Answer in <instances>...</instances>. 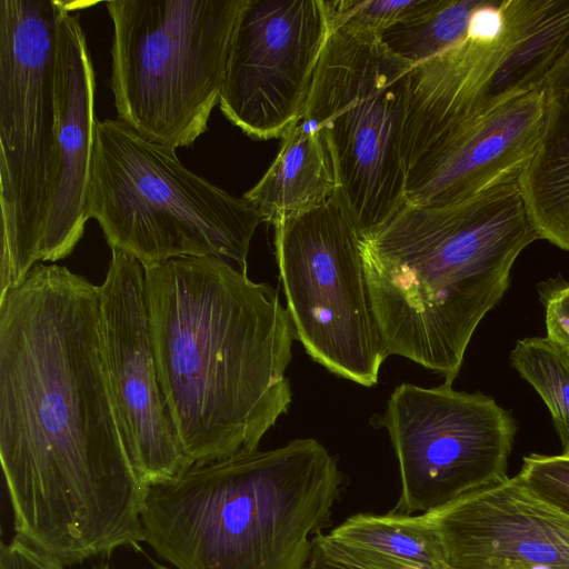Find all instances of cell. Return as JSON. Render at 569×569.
Listing matches in <instances>:
<instances>
[{"instance_id":"6da1fadb","label":"cell","mask_w":569,"mask_h":569,"mask_svg":"<svg viewBox=\"0 0 569 569\" xmlns=\"http://www.w3.org/2000/svg\"><path fill=\"white\" fill-rule=\"evenodd\" d=\"M98 286L39 262L0 296V459L16 536L64 566L144 542L148 486L108 390Z\"/></svg>"},{"instance_id":"7a4b0ae2","label":"cell","mask_w":569,"mask_h":569,"mask_svg":"<svg viewBox=\"0 0 569 569\" xmlns=\"http://www.w3.org/2000/svg\"><path fill=\"white\" fill-rule=\"evenodd\" d=\"M162 390L183 452L206 463L258 450L286 413L295 329L278 292L228 261L144 269Z\"/></svg>"},{"instance_id":"3957f363","label":"cell","mask_w":569,"mask_h":569,"mask_svg":"<svg viewBox=\"0 0 569 569\" xmlns=\"http://www.w3.org/2000/svg\"><path fill=\"white\" fill-rule=\"evenodd\" d=\"M540 239L519 177L448 206L405 203L361 239L370 303L388 355L457 378L471 337Z\"/></svg>"},{"instance_id":"277c9868","label":"cell","mask_w":569,"mask_h":569,"mask_svg":"<svg viewBox=\"0 0 569 569\" xmlns=\"http://www.w3.org/2000/svg\"><path fill=\"white\" fill-rule=\"evenodd\" d=\"M341 482L311 438L193 463L148 486L143 539L177 569H305Z\"/></svg>"},{"instance_id":"5b68a950","label":"cell","mask_w":569,"mask_h":569,"mask_svg":"<svg viewBox=\"0 0 569 569\" xmlns=\"http://www.w3.org/2000/svg\"><path fill=\"white\" fill-rule=\"evenodd\" d=\"M110 249L143 269L212 256L247 271L259 211L243 197L187 169L176 150L151 142L123 121L96 120L87 202Z\"/></svg>"},{"instance_id":"8992f818","label":"cell","mask_w":569,"mask_h":569,"mask_svg":"<svg viewBox=\"0 0 569 569\" xmlns=\"http://www.w3.org/2000/svg\"><path fill=\"white\" fill-rule=\"evenodd\" d=\"M246 0H112L110 88L118 119L147 140L192 146L219 106Z\"/></svg>"},{"instance_id":"52a82bcc","label":"cell","mask_w":569,"mask_h":569,"mask_svg":"<svg viewBox=\"0 0 569 569\" xmlns=\"http://www.w3.org/2000/svg\"><path fill=\"white\" fill-rule=\"evenodd\" d=\"M413 67L379 37L340 26L330 28L316 70L302 120L325 139L333 198L362 238L406 203L402 139Z\"/></svg>"},{"instance_id":"ba28073f","label":"cell","mask_w":569,"mask_h":569,"mask_svg":"<svg viewBox=\"0 0 569 569\" xmlns=\"http://www.w3.org/2000/svg\"><path fill=\"white\" fill-rule=\"evenodd\" d=\"M61 0H0V296L41 262L58 112Z\"/></svg>"},{"instance_id":"9c48e42d","label":"cell","mask_w":569,"mask_h":569,"mask_svg":"<svg viewBox=\"0 0 569 569\" xmlns=\"http://www.w3.org/2000/svg\"><path fill=\"white\" fill-rule=\"evenodd\" d=\"M273 228L296 339L330 372L372 387L389 355L370 303L360 231L335 198Z\"/></svg>"},{"instance_id":"30bf717a","label":"cell","mask_w":569,"mask_h":569,"mask_svg":"<svg viewBox=\"0 0 569 569\" xmlns=\"http://www.w3.org/2000/svg\"><path fill=\"white\" fill-rule=\"evenodd\" d=\"M379 426L399 462L397 512L426 513L508 478L517 421L490 396L447 382H405L390 395Z\"/></svg>"},{"instance_id":"8fae6325","label":"cell","mask_w":569,"mask_h":569,"mask_svg":"<svg viewBox=\"0 0 569 569\" xmlns=\"http://www.w3.org/2000/svg\"><path fill=\"white\" fill-rule=\"evenodd\" d=\"M329 33L325 0H246L220 111L251 139L282 138L303 117Z\"/></svg>"},{"instance_id":"7c38bea8","label":"cell","mask_w":569,"mask_h":569,"mask_svg":"<svg viewBox=\"0 0 569 569\" xmlns=\"http://www.w3.org/2000/svg\"><path fill=\"white\" fill-rule=\"evenodd\" d=\"M103 372L123 443L146 486L170 481L192 466L174 428L154 357L144 269L111 249L98 286Z\"/></svg>"},{"instance_id":"4fadbf2b","label":"cell","mask_w":569,"mask_h":569,"mask_svg":"<svg viewBox=\"0 0 569 569\" xmlns=\"http://www.w3.org/2000/svg\"><path fill=\"white\" fill-rule=\"evenodd\" d=\"M423 515L452 569H569V513L516 476Z\"/></svg>"},{"instance_id":"5bb4252c","label":"cell","mask_w":569,"mask_h":569,"mask_svg":"<svg viewBox=\"0 0 569 569\" xmlns=\"http://www.w3.org/2000/svg\"><path fill=\"white\" fill-rule=\"evenodd\" d=\"M503 27L477 72L456 53L436 62L432 86L453 113L481 118L540 90L569 47V0H503Z\"/></svg>"},{"instance_id":"9a60e30c","label":"cell","mask_w":569,"mask_h":569,"mask_svg":"<svg viewBox=\"0 0 569 569\" xmlns=\"http://www.w3.org/2000/svg\"><path fill=\"white\" fill-rule=\"evenodd\" d=\"M543 96L516 97L405 167L406 203L448 206L519 177L537 146Z\"/></svg>"},{"instance_id":"2e32d148","label":"cell","mask_w":569,"mask_h":569,"mask_svg":"<svg viewBox=\"0 0 569 569\" xmlns=\"http://www.w3.org/2000/svg\"><path fill=\"white\" fill-rule=\"evenodd\" d=\"M70 2L60 14L54 74L57 137L41 262L68 257L83 236L94 133L96 79L86 34Z\"/></svg>"},{"instance_id":"e0dca14e","label":"cell","mask_w":569,"mask_h":569,"mask_svg":"<svg viewBox=\"0 0 569 569\" xmlns=\"http://www.w3.org/2000/svg\"><path fill=\"white\" fill-rule=\"evenodd\" d=\"M541 91V131L519 184L540 239L569 252V47Z\"/></svg>"},{"instance_id":"ac0fdd59","label":"cell","mask_w":569,"mask_h":569,"mask_svg":"<svg viewBox=\"0 0 569 569\" xmlns=\"http://www.w3.org/2000/svg\"><path fill=\"white\" fill-rule=\"evenodd\" d=\"M272 163L242 197L276 224L333 198L336 177L327 144L302 119L282 138Z\"/></svg>"},{"instance_id":"d6986e66","label":"cell","mask_w":569,"mask_h":569,"mask_svg":"<svg viewBox=\"0 0 569 569\" xmlns=\"http://www.w3.org/2000/svg\"><path fill=\"white\" fill-rule=\"evenodd\" d=\"M341 541L370 548L426 569H452L425 515L391 511L357 513L329 532Z\"/></svg>"},{"instance_id":"ffe728a7","label":"cell","mask_w":569,"mask_h":569,"mask_svg":"<svg viewBox=\"0 0 569 569\" xmlns=\"http://www.w3.org/2000/svg\"><path fill=\"white\" fill-rule=\"evenodd\" d=\"M481 1L421 0L380 39L399 58L419 64L467 40L471 16Z\"/></svg>"},{"instance_id":"44dd1931","label":"cell","mask_w":569,"mask_h":569,"mask_svg":"<svg viewBox=\"0 0 569 569\" xmlns=\"http://www.w3.org/2000/svg\"><path fill=\"white\" fill-rule=\"evenodd\" d=\"M510 360L546 403L561 455L569 456V353L547 336L530 337L516 342Z\"/></svg>"},{"instance_id":"7402d4cb","label":"cell","mask_w":569,"mask_h":569,"mask_svg":"<svg viewBox=\"0 0 569 569\" xmlns=\"http://www.w3.org/2000/svg\"><path fill=\"white\" fill-rule=\"evenodd\" d=\"M421 0H325L330 28L347 26L381 37L407 18Z\"/></svg>"},{"instance_id":"603a6c76","label":"cell","mask_w":569,"mask_h":569,"mask_svg":"<svg viewBox=\"0 0 569 569\" xmlns=\"http://www.w3.org/2000/svg\"><path fill=\"white\" fill-rule=\"evenodd\" d=\"M305 569H426L377 550L351 545L329 533L316 535Z\"/></svg>"},{"instance_id":"cb8c5ba5","label":"cell","mask_w":569,"mask_h":569,"mask_svg":"<svg viewBox=\"0 0 569 569\" xmlns=\"http://www.w3.org/2000/svg\"><path fill=\"white\" fill-rule=\"evenodd\" d=\"M516 478L532 493L569 513V456H526Z\"/></svg>"},{"instance_id":"d4e9b609","label":"cell","mask_w":569,"mask_h":569,"mask_svg":"<svg viewBox=\"0 0 569 569\" xmlns=\"http://www.w3.org/2000/svg\"><path fill=\"white\" fill-rule=\"evenodd\" d=\"M547 337L569 353V281L561 276L538 284Z\"/></svg>"},{"instance_id":"484cf974","label":"cell","mask_w":569,"mask_h":569,"mask_svg":"<svg viewBox=\"0 0 569 569\" xmlns=\"http://www.w3.org/2000/svg\"><path fill=\"white\" fill-rule=\"evenodd\" d=\"M56 558L33 548L14 536L9 543H1L0 569H66ZM94 569H111L108 565L96 566Z\"/></svg>"},{"instance_id":"4316f807","label":"cell","mask_w":569,"mask_h":569,"mask_svg":"<svg viewBox=\"0 0 569 569\" xmlns=\"http://www.w3.org/2000/svg\"><path fill=\"white\" fill-rule=\"evenodd\" d=\"M158 569H169V568H167L164 566H160Z\"/></svg>"}]
</instances>
